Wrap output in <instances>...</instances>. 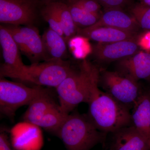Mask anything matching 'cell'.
Listing matches in <instances>:
<instances>
[{
    "label": "cell",
    "mask_w": 150,
    "mask_h": 150,
    "mask_svg": "<svg viewBox=\"0 0 150 150\" xmlns=\"http://www.w3.org/2000/svg\"><path fill=\"white\" fill-rule=\"evenodd\" d=\"M131 11L139 26L143 29L150 30V6L139 3L132 7Z\"/></svg>",
    "instance_id": "44dd1931"
},
{
    "label": "cell",
    "mask_w": 150,
    "mask_h": 150,
    "mask_svg": "<svg viewBox=\"0 0 150 150\" xmlns=\"http://www.w3.org/2000/svg\"><path fill=\"white\" fill-rule=\"evenodd\" d=\"M107 135L96 127L87 114L74 110L65 118L57 137L67 150H91L97 145L104 144Z\"/></svg>",
    "instance_id": "3957f363"
},
{
    "label": "cell",
    "mask_w": 150,
    "mask_h": 150,
    "mask_svg": "<svg viewBox=\"0 0 150 150\" xmlns=\"http://www.w3.org/2000/svg\"><path fill=\"white\" fill-rule=\"evenodd\" d=\"M41 14L44 20L48 23L49 28L65 38L59 16L49 3L41 10Z\"/></svg>",
    "instance_id": "7402d4cb"
},
{
    "label": "cell",
    "mask_w": 150,
    "mask_h": 150,
    "mask_svg": "<svg viewBox=\"0 0 150 150\" xmlns=\"http://www.w3.org/2000/svg\"><path fill=\"white\" fill-rule=\"evenodd\" d=\"M149 94H150V90L149 92Z\"/></svg>",
    "instance_id": "f546056e"
},
{
    "label": "cell",
    "mask_w": 150,
    "mask_h": 150,
    "mask_svg": "<svg viewBox=\"0 0 150 150\" xmlns=\"http://www.w3.org/2000/svg\"><path fill=\"white\" fill-rule=\"evenodd\" d=\"M44 61L65 60L68 50L64 37L48 27L42 35Z\"/></svg>",
    "instance_id": "2e32d148"
},
{
    "label": "cell",
    "mask_w": 150,
    "mask_h": 150,
    "mask_svg": "<svg viewBox=\"0 0 150 150\" xmlns=\"http://www.w3.org/2000/svg\"><path fill=\"white\" fill-rule=\"evenodd\" d=\"M99 74L92 85L89 118L98 130L107 134L132 126L130 109L99 88Z\"/></svg>",
    "instance_id": "6da1fadb"
},
{
    "label": "cell",
    "mask_w": 150,
    "mask_h": 150,
    "mask_svg": "<svg viewBox=\"0 0 150 150\" xmlns=\"http://www.w3.org/2000/svg\"><path fill=\"white\" fill-rule=\"evenodd\" d=\"M37 18L35 0H0L2 24L34 25Z\"/></svg>",
    "instance_id": "ba28073f"
},
{
    "label": "cell",
    "mask_w": 150,
    "mask_h": 150,
    "mask_svg": "<svg viewBox=\"0 0 150 150\" xmlns=\"http://www.w3.org/2000/svg\"><path fill=\"white\" fill-rule=\"evenodd\" d=\"M78 32L83 36L98 43H111L137 38L136 33L112 27H100L89 30L79 29Z\"/></svg>",
    "instance_id": "e0dca14e"
},
{
    "label": "cell",
    "mask_w": 150,
    "mask_h": 150,
    "mask_svg": "<svg viewBox=\"0 0 150 150\" xmlns=\"http://www.w3.org/2000/svg\"><path fill=\"white\" fill-rule=\"evenodd\" d=\"M141 4L148 6H150V0H140Z\"/></svg>",
    "instance_id": "4316f807"
},
{
    "label": "cell",
    "mask_w": 150,
    "mask_h": 150,
    "mask_svg": "<svg viewBox=\"0 0 150 150\" xmlns=\"http://www.w3.org/2000/svg\"><path fill=\"white\" fill-rule=\"evenodd\" d=\"M101 6L107 9H120L129 4L132 0H97Z\"/></svg>",
    "instance_id": "cb8c5ba5"
},
{
    "label": "cell",
    "mask_w": 150,
    "mask_h": 150,
    "mask_svg": "<svg viewBox=\"0 0 150 150\" xmlns=\"http://www.w3.org/2000/svg\"><path fill=\"white\" fill-rule=\"evenodd\" d=\"M69 1L71 2V3H73L76 1H78V0H69Z\"/></svg>",
    "instance_id": "f1b7e54d"
},
{
    "label": "cell",
    "mask_w": 150,
    "mask_h": 150,
    "mask_svg": "<svg viewBox=\"0 0 150 150\" xmlns=\"http://www.w3.org/2000/svg\"><path fill=\"white\" fill-rule=\"evenodd\" d=\"M11 130V140L16 150H40L43 144V137L39 127L28 122L27 128L22 131L17 125Z\"/></svg>",
    "instance_id": "5bb4252c"
},
{
    "label": "cell",
    "mask_w": 150,
    "mask_h": 150,
    "mask_svg": "<svg viewBox=\"0 0 150 150\" xmlns=\"http://www.w3.org/2000/svg\"><path fill=\"white\" fill-rule=\"evenodd\" d=\"M132 126L150 139V96L142 93L131 113Z\"/></svg>",
    "instance_id": "ac0fdd59"
},
{
    "label": "cell",
    "mask_w": 150,
    "mask_h": 150,
    "mask_svg": "<svg viewBox=\"0 0 150 150\" xmlns=\"http://www.w3.org/2000/svg\"><path fill=\"white\" fill-rule=\"evenodd\" d=\"M28 106L23 114V120L38 127L43 118L60 107L52 93L47 88H43Z\"/></svg>",
    "instance_id": "7c38bea8"
},
{
    "label": "cell",
    "mask_w": 150,
    "mask_h": 150,
    "mask_svg": "<svg viewBox=\"0 0 150 150\" xmlns=\"http://www.w3.org/2000/svg\"><path fill=\"white\" fill-rule=\"evenodd\" d=\"M98 85L129 109H132L142 93L138 82L118 71H100Z\"/></svg>",
    "instance_id": "8992f818"
},
{
    "label": "cell",
    "mask_w": 150,
    "mask_h": 150,
    "mask_svg": "<svg viewBox=\"0 0 150 150\" xmlns=\"http://www.w3.org/2000/svg\"><path fill=\"white\" fill-rule=\"evenodd\" d=\"M139 47L136 39L111 43H98L94 47L93 53L99 62L120 61L137 54Z\"/></svg>",
    "instance_id": "30bf717a"
},
{
    "label": "cell",
    "mask_w": 150,
    "mask_h": 150,
    "mask_svg": "<svg viewBox=\"0 0 150 150\" xmlns=\"http://www.w3.org/2000/svg\"><path fill=\"white\" fill-rule=\"evenodd\" d=\"M44 1H46L48 3L51 2L56 1V0H44Z\"/></svg>",
    "instance_id": "83f0119b"
},
{
    "label": "cell",
    "mask_w": 150,
    "mask_h": 150,
    "mask_svg": "<svg viewBox=\"0 0 150 150\" xmlns=\"http://www.w3.org/2000/svg\"><path fill=\"white\" fill-rule=\"evenodd\" d=\"M73 69L71 63L66 60L44 61L25 65L18 80L37 86L56 88Z\"/></svg>",
    "instance_id": "277c9868"
},
{
    "label": "cell",
    "mask_w": 150,
    "mask_h": 150,
    "mask_svg": "<svg viewBox=\"0 0 150 150\" xmlns=\"http://www.w3.org/2000/svg\"><path fill=\"white\" fill-rule=\"evenodd\" d=\"M8 132L6 128H1L0 150H16L14 147L9 137Z\"/></svg>",
    "instance_id": "d4e9b609"
},
{
    "label": "cell",
    "mask_w": 150,
    "mask_h": 150,
    "mask_svg": "<svg viewBox=\"0 0 150 150\" xmlns=\"http://www.w3.org/2000/svg\"><path fill=\"white\" fill-rule=\"evenodd\" d=\"M48 3L59 16L65 40L68 43L71 39L76 36L78 32V28L73 21L69 5L59 1Z\"/></svg>",
    "instance_id": "d6986e66"
},
{
    "label": "cell",
    "mask_w": 150,
    "mask_h": 150,
    "mask_svg": "<svg viewBox=\"0 0 150 150\" xmlns=\"http://www.w3.org/2000/svg\"><path fill=\"white\" fill-rule=\"evenodd\" d=\"M117 71L138 82L150 79V53L138 52L118 61Z\"/></svg>",
    "instance_id": "4fadbf2b"
},
{
    "label": "cell",
    "mask_w": 150,
    "mask_h": 150,
    "mask_svg": "<svg viewBox=\"0 0 150 150\" xmlns=\"http://www.w3.org/2000/svg\"><path fill=\"white\" fill-rule=\"evenodd\" d=\"M70 12L76 27L80 29L91 27L96 23L100 17V14L88 12L74 4L69 5Z\"/></svg>",
    "instance_id": "ffe728a7"
},
{
    "label": "cell",
    "mask_w": 150,
    "mask_h": 150,
    "mask_svg": "<svg viewBox=\"0 0 150 150\" xmlns=\"http://www.w3.org/2000/svg\"><path fill=\"white\" fill-rule=\"evenodd\" d=\"M0 45L4 61L0 67V78L18 79L25 65L23 62L18 46L2 24L0 26Z\"/></svg>",
    "instance_id": "9c48e42d"
},
{
    "label": "cell",
    "mask_w": 150,
    "mask_h": 150,
    "mask_svg": "<svg viewBox=\"0 0 150 150\" xmlns=\"http://www.w3.org/2000/svg\"><path fill=\"white\" fill-rule=\"evenodd\" d=\"M110 150H150V139L134 126L123 127L111 133Z\"/></svg>",
    "instance_id": "8fae6325"
},
{
    "label": "cell",
    "mask_w": 150,
    "mask_h": 150,
    "mask_svg": "<svg viewBox=\"0 0 150 150\" xmlns=\"http://www.w3.org/2000/svg\"><path fill=\"white\" fill-rule=\"evenodd\" d=\"M100 27H109L136 33L139 27L134 17L129 15L122 9H107L100 16L99 20L87 30Z\"/></svg>",
    "instance_id": "9a60e30c"
},
{
    "label": "cell",
    "mask_w": 150,
    "mask_h": 150,
    "mask_svg": "<svg viewBox=\"0 0 150 150\" xmlns=\"http://www.w3.org/2000/svg\"><path fill=\"white\" fill-rule=\"evenodd\" d=\"M43 88L36 86L29 87L21 83L0 78V112L13 121L20 108L28 105Z\"/></svg>",
    "instance_id": "5b68a950"
},
{
    "label": "cell",
    "mask_w": 150,
    "mask_h": 150,
    "mask_svg": "<svg viewBox=\"0 0 150 150\" xmlns=\"http://www.w3.org/2000/svg\"><path fill=\"white\" fill-rule=\"evenodd\" d=\"M100 70L84 60L78 69L71 72L56 88L62 112L68 115L82 103H88L92 85Z\"/></svg>",
    "instance_id": "7a4b0ae2"
},
{
    "label": "cell",
    "mask_w": 150,
    "mask_h": 150,
    "mask_svg": "<svg viewBox=\"0 0 150 150\" xmlns=\"http://www.w3.org/2000/svg\"><path fill=\"white\" fill-rule=\"evenodd\" d=\"M84 10L95 14H100L101 5L97 0H78L71 3Z\"/></svg>",
    "instance_id": "603a6c76"
},
{
    "label": "cell",
    "mask_w": 150,
    "mask_h": 150,
    "mask_svg": "<svg viewBox=\"0 0 150 150\" xmlns=\"http://www.w3.org/2000/svg\"><path fill=\"white\" fill-rule=\"evenodd\" d=\"M9 32L21 54L33 64L44 61L42 36L34 25L2 24Z\"/></svg>",
    "instance_id": "52a82bcc"
},
{
    "label": "cell",
    "mask_w": 150,
    "mask_h": 150,
    "mask_svg": "<svg viewBox=\"0 0 150 150\" xmlns=\"http://www.w3.org/2000/svg\"><path fill=\"white\" fill-rule=\"evenodd\" d=\"M137 41L139 47L146 50H150V32L142 35Z\"/></svg>",
    "instance_id": "484cf974"
}]
</instances>
